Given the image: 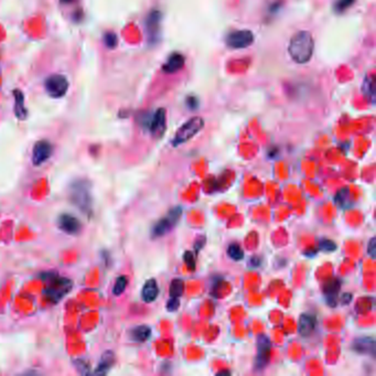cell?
Instances as JSON below:
<instances>
[{"label":"cell","instance_id":"cell-16","mask_svg":"<svg viewBox=\"0 0 376 376\" xmlns=\"http://www.w3.org/2000/svg\"><path fill=\"white\" fill-rule=\"evenodd\" d=\"M185 59L181 53L174 52L168 58L167 61L162 65V71L167 74H173L179 72L184 67Z\"/></svg>","mask_w":376,"mask_h":376},{"label":"cell","instance_id":"cell-15","mask_svg":"<svg viewBox=\"0 0 376 376\" xmlns=\"http://www.w3.org/2000/svg\"><path fill=\"white\" fill-rule=\"evenodd\" d=\"M315 323H317V320H315L314 315H311L309 313H302L300 315L298 323L299 334L303 338L310 337L315 329Z\"/></svg>","mask_w":376,"mask_h":376},{"label":"cell","instance_id":"cell-4","mask_svg":"<svg viewBox=\"0 0 376 376\" xmlns=\"http://www.w3.org/2000/svg\"><path fill=\"white\" fill-rule=\"evenodd\" d=\"M204 128V119L200 116L190 118L188 122H185L181 127H180L177 133L174 135V138L172 139V146L178 147L180 145L188 143L194 136L201 132Z\"/></svg>","mask_w":376,"mask_h":376},{"label":"cell","instance_id":"cell-31","mask_svg":"<svg viewBox=\"0 0 376 376\" xmlns=\"http://www.w3.org/2000/svg\"><path fill=\"white\" fill-rule=\"evenodd\" d=\"M180 307V299L179 298H170L167 302V310L170 312L177 311Z\"/></svg>","mask_w":376,"mask_h":376},{"label":"cell","instance_id":"cell-27","mask_svg":"<svg viewBox=\"0 0 376 376\" xmlns=\"http://www.w3.org/2000/svg\"><path fill=\"white\" fill-rule=\"evenodd\" d=\"M319 248L323 250V252L327 253H332L334 250L338 249L337 244H335L332 239H328V238H323L320 240L319 244Z\"/></svg>","mask_w":376,"mask_h":376},{"label":"cell","instance_id":"cell-10","mask_svg":"<svg viewBox=\"0 0 376 376\" xmlns=\"http://www.w3.org/2000/svg\"><path fill=\"white\" fill-rule=\"evenodd\" d=\"M165 127H167V112L164 108H158L150 117L148 129L153 137L160 138L164 134Z\"/></svg>","mask_w":376,"mask_h":376},{"label":"cell","instance_id":"cell-35","mask_svg":"<svg viewBox=\"0 0 376 376\" xmlns=\"http://www.w3.org/2000/svg\"><path fill=\"white\" fill-rule=\"evenodd\" d=\"M249 264H250V266H252V267L256 268V267H258L259 265H260V258L257 257V256H254V257H252V258L249 259Z\"/></svg>","mask_w":376,"mask_h":376},{"label":"cell","instance_id":"cell-26","mask_svg":"<svg viewBox=\"0 0 376 376\" xmlns=\"http://www.w3.org/2000/svg\"><path fill=\"white\" fill-rule=\"evenodd\" d=\"M355 2V0H337L334 3V11L338 13H342L344 11H347V9H349L352 4Z\"/></svg>","mask_w":376,"mask_h":376},{"label":"cell","instance_id":"cell-18","mask_svg":"<svg viewBox=\"0 0 376 376\" xmlns=\"http://www.w3.org/2000/svg\"><path fill=\"white\" fill-rule=\"evenodd\" d=\"M115 363V354L113 351H106L103 355L101 360H99V363L97 364V368L95 370V374L98 375H105L107 374L110 369L113 368V365Z\"/></svg>","mask_w":376,"mask_h":376},{"label":"cell","instance_id":"cell-5","mask_svg":"<svg viewBox=\"0 0 376 376\" xmlns=\"http://www.w3.org/2000/svg\"><path fill=\"white\" fill-rule=\"evenodd\" d=\"M182 212H183L182 207H175L170 210L164 218L159 220L158 222L152 226L151 237L160 238L164 236L165 234H168L179 222V220L182 215Z\"/></svg>","mask_w":376,"mask_h":376},{"label":"cell","instance_id":"cell-34","mask_svg":"<svg viewBox=\"0 0 376 376\" xmlns=\"http://www.w3.org/2000/svg\"><path fill=\"white\" fill-rule=\"evenodd\" d=\"M352 294H349V293H344L342 296H341V303L342 304H348L350 303L351 301H352Z\"/></svg>","mask_w":376,"mask_h":376},{"label":"cell","instance_id":"cell-12","mask_svg":"<svg viewBox=\"0 0 376 376\" xmlns=\"http://www.w3.org/2000/svg\"><path fill=\"white\" fill-rule=\"evenodd\" d=\"M58 225L60 229L70 235L78 234L79 230H81L82 228L81 222H79L76 218L73 217V215L67 214V213L60 215V218L58 220Z\"/></svg>","mask_w":376,"mask_h":376},{"label":"cell","instance_id":"cell-21","mask_svg":"<svg viewBox=\"0 0 376 376\" xmlns=\"http://www.w3.org/2000/svg\"><path fill=\"white\" fill-rule=\"evenodd\" d=\"M334 201H335V203H337V205H338L339 208L343 209V210H347L353 203L352 194H351L350 190L348 188L340 189L339 191H338V193L335 194Z\"/></svg>","mask_w":376,"mask_h":376},{"label":"cell","instance_id":"cell-33","mask_svg":"<svg viewBox=\"0 0 376 376\" xmlns=\"http://www.w3.org/2000/svg\"><path fill=\"white\" fill-rule=\"evenodd\" d=\"M187 105H188V107H189V108H191V109H197L198 105H199V102H198L197 97H188V99H187Z\"/></svg>","mask_w":376,"mask_h":376},{"label":"cell","instance_id":"cell-3","mask_svg":"<svg viewBox=\"0 0 376 376\" xmlns=\"http://www.w3.org/2000/svg\"><path fill=\"white\" fill-rule=\"evenodd\" d=\"M43 279L47 280L44 296L52 303H58L72 290L73 283L71 279L59 277L57 274H44Z\"/></svg>","mask_w":376,"mask_h":376},{"label":"cell","instance_id":"cell-7","mask_svg":"<svg viewBox=\"0 0 376 376\" xmlns=\"http://www.w3.org/2000/svg\"><path fill=\"white\" fill-rule=\"evenodd\" d=\"M161 20L162 13L159 10H151L146 18V32L148 42L150 44H156L161 34Z\"/></svg>","mask_w":376,"mask_h":376},{"label":"cell","instance_id":"cell-2","mask_svg":"<svg viewBox=\"0 0 376 376\" xmlns=\"http://www.w3.org/2000/svg\"><path fill=\"white\" fill-rule=\"evenodd\" d=\"M69 197L71 202L79 211L86 215H92L93 212V195L91 183L87 180L77 179L70 185Z\"/></svg>","mask_w":376,"mask_h":376},{"label":"cell","instance_id":"cell-28","mask_svg":"<svg viewBox=\"0 0 376 376\" xmlns=\"http://www.w3.org/2000/svg\"><path fill=\"white\" fill-rule=\"evenodd\" d=\"M104 42H105V46H106L108 49H114L116 48L117 46V42H118V38H117V34L114 33L112 31H109L107 33H105L104 36Z\"/></svg>","mask_w":376,"mask_h":376},{"label":"cell","instance_id":"cell-36","mask_svg":"<svg viewBox=\"0 0 376 376\" xmlns=\"http://www.w3.org/2000/svg\"><path fill=\"white\" fill-rule=\"evenodd\" d=\"M60 1H61V3H63V4H70V3L74 2L75 0H60Z\"/></svg>","mask_w":376,"mask_h":376},{"label":"cell","instance_id":"cell-17","mask_svg":"<svg viewBox=\"0 0 376 376\" xmlns=\"http://www.w3.org/2000/svg\"><path fill=\"white\" fill-rule=\"evenodd\" d=\"M159 296V286L157 280L151 278L145 283L142 290V298L146 303H151L158 298Z\"/></svg>","mask_w":376,"mask_h":376},{"label":"cell","instance_id":"cell-14","mask_svg":"<svg viewBox=\"0 0 376 376\" xmlns=\"http://www.w3.org/2000/svg\"><path fill=\"white\" fill-rule=\"evenodd\" d=\"M341 288V282L339 279H330L323 286V294L325 296V300L329 303L330 307L337 305V299L339 297Z\"/></svg>","mask_w":376,"mask_h":376},{"label":"cell","instance_id":"cell-23","mask_svg":"<svg viewBox=\"0 0 376 376\" xmlns=\"http://www.w3.org/2000/svg\"><path fill=\"white\" fill-rule=\"evenodd\" d=\"M227 255L230 259L235 260V262H239L244 258V250L238 244L233 243L227 247Z\"/></svg>","mask_w":376,"mask_h":376},{"label":"cell","instance_id":"cell-32","mask_svg":"<svg viewBox=\"0 0 376 376\" xmlns=\"http://www.w3.org/2000/svg\"><path fill=\"white\" fill-rule=\"evenodd\" d=\"M367 250H368V254L370 255V256L374 259L375 254H376V238L375 237H372L370 239Z\"/></svg>","mask_w":376,"mask_h":376},{"label":"cell","instance_id":"cell-20","mask_svg":"<svg viewBox=\"0 0 376 376\" xmlns=\"http://www.w3.org/2000/svg\"><path fill=\"white\" fill-rule=\"evenodd\" d=\"M151 335V329L148 325H138V327H135L134 329L130 330L129 332V337L132 339L134 342H138V343H144L150 338Z\"/></svg>","mask_w":376,"mask_h":376},{"label":"cell","instance_id":"cell-11","mask_svg":"<svg viewBox=\"0 0 376 376\" xmlns=\"http://www.w3.org/2000/svg\"><path fill=\"white\" fill-rule=\"evenodd\" d=\"M53 147L48 140H39L32 150V163L34 165H41L51 157Z\"/></svg>","mask_w":376,"mask_h":376},{"label":"cell","instance_id":"cell-6","mask_svg":"<svg viewBox=\"0 0 376 376\" xmlns=\"http://www.w3.org/2000/svg\"><path fill=\"white\" fill-rule=\"evenodd\" d=\"M47 93L53 98H61L69 89L68 78L61 74H53L44 82Z\"/></svg>","mask_w":376,"mask_h":376},{"label":"cell","instance_id":"cell-13","mask_svg":"<svg viewBox=\"0 0 376 376\" xmlns=\"http://www.w3.org/2000/svg\"><path fill=\"white\" fill-rule=\"evenodd\" d=\"M352 349L355 352L363 355H370L375 357V340L371 337H362L354 340L352 344Z\"/></svg>","mask_w":376,"mask_h":376},{"label":"cell","instance_id":"cell-19","mask_svg":"<svg viewBox=\"0 0 376 376\" xmlns=\"http://www.w3.org/2000/svg\"><path fill=\"white\" fill-rule=\"evenodd\" d=\"M14 114L16 117L20 120H24L28 116V110L24 107V96L23 93L20 89H14Z\"/></svg>","mask_w":376,"mask_h":376},{"label":"cell","instance_id":"cell-1","mask_svg":"<svg viewBox=\"0 0 376 376\" xmlns=\"http://www.w3.org/2000/svg\"><path fill=\"white\" fill-rule=\"evenodd\" d=\"M314 50V40L309 31H299L295 33L289 41L288 52L293 61L298 64L308 63L312 58Z\"/></svg>","mask_w":376,"mask_h":376},{"label":"cell","instance_id":"cell-24","mask_svg":"<svg viewBox=\"0 0 376 376\" xmlns=\"http://www.w3.org/2000/svg\"><path fill=\"white\" fill-rule=\"evenodd\" d=\"M127 285H128L127 276H119V277L116 279V282H115L114 288H113V294L115 296L123 295L125 290H126V288H127Z\"/></svg>","mask_w":376,"mask_h":376},{"label":"cell","instance_id":"cell-9","mask_svg":"<svg viewBox=\"0 0 376 376\" xmlns=\"http://www.w3.org/2000/svg\"><path fill=\"white\" fill-rule=\"evenodd\" d=\"M272 342L266 334H259L257 337V355L255 360V370H262L268 364Z\"/></svg>","mask_w":376,"mask_h":376},{"label":"cell","instance_id":"cell-8","mask_svg":"<svg viewBox=\"0 0 376 376\" xmlns=\"http://www.w3.org/2000/svg\"><path fill=\"white\" fill-rule=\"evenodd\" d=\"M225 42L230 49H245L254 42V34L249 30H236L227 34Z\"/></svg>","mask_w":376,"mask_h":376},{"label":"cell","instance_id":"cell-37","mask_svg":"<svg viewBox=\"0 0 376 376\" xmlns=\"http://www.w3.org/2000/svg\"><path fill=\"white\" fill-rule=\"evenodd\" d=\"M230 374V372H229V371H222V372H219V373H217V375H229Z\"/></svg>","mask_w":376,"mask_h":376},{"label":"cell","instance_id":"cell-30","mask_svg":"<svg viewBox=\"0 0 376 376\" xmlns=\"http://www.w3.org/2000/svg\"><path fill=\"white\" fill-rule=\"evenodd\" d=\"M74 365H75V368L77 369L78 373H81V374H88L89 373V368H91V367H89L88 363L85 362L84 360L75 361Z\"/></svg>","mask_w":376,"mask_h":376},{"label":"cell","instance_id":"cell-25","mask_svg":"<svg viewBox=\"0 0 376 376\" xmlns=\"http://www.w3.org/2000/svg\"><path fill=\"white\" fill-rule=\"evenodd\" d=\"M362 88H363V93L365 95V97H368L369 99H372L373 101L375 96V86H374L373 77L365 78Z\"/></svg>","mask_w":376,"mask_h":376},{"label":"cell","instance_id":"cell-22","mask_svg":"<svg viewBox=\"0 0 376 376\" xmlns=\"http://www.w3.org/2000/svg\"><path fill=\"white\" fill-rule=\"evenodd\" d=\"M184 293V282L180 278L173 279L169 287V296L170 298H179Z\"/></svg>","mask_w":376,"mask_h":376},{"label":"cell","instance_id":"cell-29","mask_svg":"<svg viewBox=\"0 0 376 376\" xmlns=\"http://www.w3.org/2000/svg\"><path fill=\"white\" fill-rule=\"evenodd\" d=\"M183 259L185 264H187L188 268L191 270V272H193V270L195 269V256L193 252H190V250H187V252L184 253L183 255Z\"/></svg>","mask_w":376,"mask_h":376}]
</instances>
